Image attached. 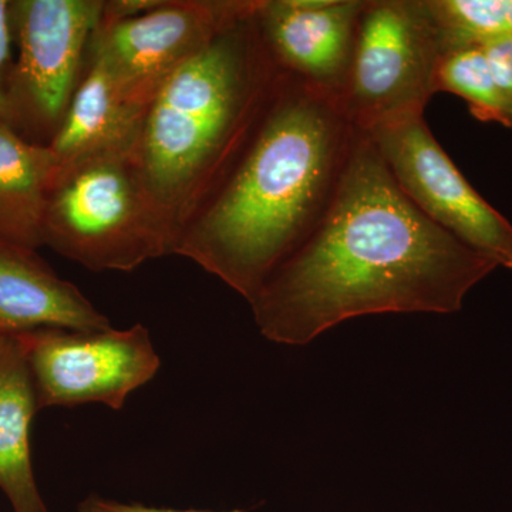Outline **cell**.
<instances>
[{
    "label": "cell",
    "instance_id": "7",
    "mask_svg": "<svg viewBox=\"0 0 512 512\" xmlns=\"http://www.w3.org/2000/svg\"><path fill=\"white\" fill-rule=\"evenodd\" d=\"M37 406L101 403L120 410L160 369L146 326L117 330L46 328L20 333Z\"/></svg>",
    "mask_w": 512,
    "mask_h": 512
},
{
    "label": "cell",
    "instance_id": "10",
    "mask_svg": "<svg viewBox=\"0 0 512 512\" xmlns=\"http://www.w3.org/2000/svg\"><path fill=\"white\" fill-rule=\"evenodd\" d=\"M366 0H261L259 23L282 72L340 99Z\"/></svg>",
    "mask_w": 512,
    "mask_h": 512
},
{
    "label": "cell",
    "instance_id": "8",
    "mask_svg": "<svg viewBox=\"0 0 512 512\" xmlns=\"http://www.w3.org/2000/svg\"><path fill=\"white\" fill-rule=\"evenodd\" d=\"M365 134L400 190L426 217L495 265L512 269L511 222L468 183L424 116L380 124Z\"/></svg>",
    "mask_w": 512,
    "mask_h": 512
},
{
    "label": "cell",
    "instance_id": "4",
    "mask_svg": "<svg viewBox=\"0 0 512 512\" xmlns=\"http://www.w3.org/2000/svg\"><path fill=\"white\" fill-rule=\"evenodd\" d=\"M177 244L138 151H107L57 165L47 192L43 247L89 271L131 272L174 255Z\"/></svg>",
    "mask_w": 512,
    "mask_h": 512
},
{
    "label": "cell",
    "instance_id": "17",
    "mask_svg": "<svg viewBox=\"0 0 512 512\" xmlns=\"http://www.w3.org/2000/svg\"><path fill=\"white\" fill-rule=\"evenodd\" d=\"M498 89L504 96L512 119V36L501 37L483 46Z\"/></svg>",
    "mask_w": 512,
    "mask_h": 512
},
{
    "label": "cell",
    "instance_id": "16",
    "mask_svg": "<svg viewBox=\"0 0 512 512\" xmlns=\"http://www.w3.org/2000/svg\"><path fill=\"white\" fill-rule=\"evenodd\" d=\"M444 55L510 36L508 0H430Z\"/></svg>",
    "mask_w": 512,
    "mask_h": 512
},
{
    "label": "cell",
    "instance_id": "3",
    "mask_svg": "<svg viewBox=\"0 0 512 512\" xmlns=\"http://www.w3.org/2000/svg\"><path fill=\"white\" fill-rule=\"evenodd\" d=\"M259 6L252 0L183 64L144 117L138 160L178 239L247 146L281 77Z\"/></svg>",
    "mask_w": 512,
    "mask_h": 512
},
{
    "label": "cell",
    "instance_id": "13",
    "mask_svg": "<svg viewBox=\"0 0 512 512\" xmlns=\"http://www.w3.org/2000/svg\"><path fill=\"white\" fill-rule=\"evenodd\" d=\"M39 410L19 335H0V490L13 512H49L37 488L30 426Z\"/></svg>",
    "mask_w": 512,
    "mask_h": 512
},
{
    "label": "cell",
    "instance_id": "11",
    "mask_svg": "<svg viewBox=\"0 0 512 512\" xmlns=\"http://www.w3.org/2000/svg\"><path fill=\"white\" fill-rule=\"evenodd\" d=\"M46 328L103 330L110 322L36 249L0 239V335Z\"/></svg>",
    "mask_w": 512,
    "mask_h": 512
},
{
    "label": "cell",
    "instance_id": "15",
    "mask_svg": "<svg viewBox=\"0 0 512 512\" xmlns=\"http://www.w3.org/2000/svg\"><path fill=\"white\" fill-rule=\"evenodd\" d=\"M436 89L437 93L461 97L476 119L512 128L510 110L495 83L484 47L451 50L441 57Z\"/></svg>",
    "mask_w": 512,
    "mask_h": 512
},
{
    "label": "cell",
    "instance_id": "20",
    "mask_svg": "<svg viewBox=\"0 0 512 512\" xmlns=\"http://www.w3.org/2000/svg\"><path fill=\"white\" fill-rule=\"evenodd\" d=\"M508 28H510V36H512V0H508Z\"/></svg>",
    "mask_w": 512,
    "mask_h": 512
},
{
    "label": "cell",
    "instance_id": "18",
    "mask_svg": "<svg viewBox=\"0 0 512 512\" xmlns=\"http://www.w3.org/2000/svg\"><path fill=\"white\" fill-rule=\"evenodd\" d=\"M13 32L10 22V2L0 0V119L6 121V64L10 57V45H12Z\"/></svg>",
    "mask_w": 512,
    "mask_h": 512
},
{
    "label": "cell",
    "instance_id": "1",
    "mask_svg": "<svg viewBox=\"0 0 512 512\" xmlns=\"http://www.w3.org/2000/svg\"><path fill=\"white\" fill-rule=\"evenodd\" d=\"M498 268L434 224L359 131L325 217L249 302L265 339L302 346L380 313H456Z\"/></svg>",
    "mask_w": 512,
    "mask_h": 512
},
{
    "label": "cell",
    "instance_id": "5",
    "mask_svg": "<svg viewBox=\"0 0 512 512\" xmlns=\"http://www.w3.org/2000/svg\"><path fill=\"white\" fill-rule=\"evenodd\" d=\"M443 40L430 0H366L339 103L356 130L424 116Z\"/></svg>",
    "mask_w": 512,
    "mask_h": 512
},
{
    "label": "cell",
    "instance_id": "14",
    "mask_svg": "<svg viewBox=\"0 0 512 512\" xmlns=\"http://www.w3.org/2000/svg\"><path fill=\"white\" fill-rule=\"evenodd\" d=\"M52 151L32 143L0 119V239L43 247L47 192L56 173Z\"/></svg>",
    "mask_w": 512,
    "mask_h": 512
},
{
    "label": "cell",
    "instance_id": "9",
    "mask_svg": "<svg viewBox=\"0 0 512 512\" xmlns=\"http://www.w3.org/2000/svg\"><path fill=\"white\" fill-rule=\"evenodd\" d=\"M251 3L163 0L143 15L97 26L90 52L103 59L128 99L148 109L163 84Z\"/></svg>",
    "mask_w": 512,
    "mask_h": 512
},
{
    "label": "cell",
    "instance_id": "2",
    "mask_svg": "<svg viewBox=\"0 0 512 512\" xmlns=\"http://www.w3.org/2000/svg\"><path fill=\"white\" fill-rule=\"evenodd\" d=\"M357 134L336 97L282 72L247 146L174 255L251 302L325 217Z\"/></svg>",
    "mask_w": 512,
    "mask_h": 512
},
{
    "label": "cell",
    "instance_id": "12",
    "mask_svg": "<svg viewBox=\"0 0 512 512\" xmlns=\"http://www.w3.org/2000/svg\"><path fill=\"white\" fill-rule=\"evenodd\" d=\"M146 113L128 99L103 59L89 50L79 86L47 147L57 165L107 151H138Z\"/></svg>",
    "mask_w": 512,
    "mask_h": 512
},
{
    "label": "cell",
    "instance_id": "6",
    "mask_svg": "<svg viewBox=\"0 0 512 512\" xmlns=\"http://www.w3.org/2000/svg\"><path fill=\"white\" fill-rule=\"evenodd\" d=\"M103 0L10 2L19 57L6 79V123L49 146L79 86Z\"/></svg>",
    "mask_w": 512,
    "mask_h": 512
},
{
    "label": "cell",
    "instance_id": "19",
    "mask_svg": "<svg viewBox=\"0 0 512 512\" xmlns=\"http://www.w3.org/2000/svg\"><path fill=\"white\" fill-rule=\"evenodd\" d=\"M77 512H212V511H175L164 510V508L146 507L141 504H123L119 501L107 500V498L90 495L77 507ZM224 512H244L239 510Z\"/></svg>",
    "mask_w": 512,
    "mask_h": 512
}]
</instances>
